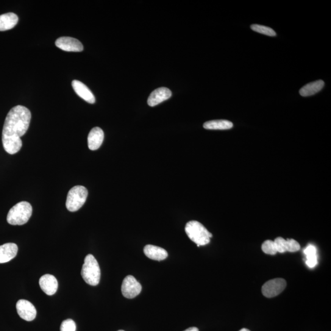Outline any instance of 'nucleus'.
I'll use <instances>...</instances> for the list:
<instances>
[{
	"mask_svg": "<svg viewBox=\"0 0 331 331\" xmlns=\"http://www.w3.org/2000/svg\"><path fill=\"white\" fill-rule=\"evenodd\" d=\"M31 119L30 110L23 105H16L8 114L2 132L3 146L8 154H16L21 149V137L29 129Z\"/></svg>",
	"mask_w": 331,
	"mask_h": 331,
	"instance_id": "1",
	"label": "nucleus"
},
{
	"mask_svg": "<svg viewBox=\"0 0 331 331\" xmlns=\"http://www.w3.org/2000/svg\"><path fill=\"white\" fill-rule=\"evenodd\" d=\"M186 235L197 247L205 246L210 243L212 235L203 225L197 221H190L186 224Z\"/></svg>",
	"mask_w": 331,
	"mask_h": 331,
	"instance_id": "2",
	"label": "nucleus"
},
{
	"mask_svg": "<svg viewBox=\"0 0 331 331\" xmlns=\"http://www.w3.org/2000/svg\"><path fill=\"white\" fill-rule=\"evenodd\" d=\"M32 212V207L29 202H19L11 208L8 212L7 222L11 225H23L29 222Z\"/></svg>",
	"mask_w": 331,
	"mask_h": 331,
	"instance_id": "3",
	"label": "nucleus"
},
{
	"mask_svg": "<svg viewBox=\"0 0 331 331\" xmlns=\"http://www.w3.org/2000/svg\"><path fill=\"white\" fill-rule=\"evenodd\" d=\"M81 275L83 279L87 284L91 286H96L99 284L101 278V270L98 261L92 255L89 254L85 258Z\"/></svg>",
	"mask_w": 331,
	"mask_h": 331,
	"instance_id": "4",
	"label": "nucleus"
},
{
	"mask_svg": "<svg viewBox=\"0 0 331 331\" xmlns=\"http://www.w3.org/2000/svg\"><path fill=\"white\" fill-rule=\"evenodd\" d=\"M88 196L87 188L77 185L69 191L66 199V207L70 212H76L85 204Z\"/></svg>",
	"mask_w": 331,
	"mask_h": 331,
	"instance_id": "5",
	"label": "nucleus"
},
{
	"mask_svg": "<svg viewBox=\"0 0 331 331\" xmlns=\"http://www.w3.org/2000/svg\"><path fill=\"white\" fill-rule=\"evenodd\" d=\"M286 286L285 279L277 278L272 279L264 283L262 286V293L268 298H272L282 293Z\"/></svg>",
	"mask_w": 331,
	"mask_h": 331,
	"instance_id": "6",
	"label": "nucleus"
},
{
	"mask_svg": "<svg viewBox=\"0 0 331 331\" xmlns=\"http://www.w3.org/2000/svg\"><path fill=\"white\" fill-rule=\"evenodd\" d=\"M142 291L140 283L132 275L125 278L122 285V293L128 299L135 298Z\"/></svg>",
	"mask_w": 331,
	"mask_h": 331,
	"instance_id": "7",
	"label": "nucleus"
},
{
	"mask_svg": "<svg viewBox=\"0 0 331 331\" xmlns=\"http://www.w3.org/2000/svg\"><path fill=\"white\" fill-rule=\"evenodd\" d=\"M17 311L21 318L27 321H33L37 316V310L29 300H19L16 304Z\"/></svg>",
	"mask_w": 331,
	"mask_h": 331,
	"instance_id": "8",
	"label": "nucleus"
},
{
	"mask_svg": "<svg viewBox=\"0 0 331 331\" xmlns=\"http://www.w3.org/2000/svg\"><path fill=\"white\" fill-rule=\"evenodd\" d=\"M58 48L66 52H82L83 46L81 42L71 37H61L55 41Z\"/></svg>",
	"mask_w": 331,
	"mask_h": 331,
	"instance_id": "9",
	"label": "nucleus"
},
{
	"mask_svg": "<svg viewBox=\"0 0 331 331\" xmlns=\"http://www.w3.org/2000/svg\"><path fill=\"white\" fill-rule=\"evenodd\" d=\"M274 243L276 246L277 253L283 254L286 252H296L300 249V244L293 239H285L277 238L275 239Z\"/></svg>",
	"mask_w": 331,
	"mask_h": 331,
	"instance_id": "10",
	"label": "nucleus"
},
{
	"mask_svg": "<svg viewBox=\"0 0 331 331\" xmlns=\"http://www.w3.org/2000/svg\"><path fill=\"white\" fill-rule=\"evenodd\" d=\"M171 95V91L169 88L166 87L157 88L150 94L147 102L150 106L154 107L170 98Z\"/></svg>",
	"mask_w": 331,
	"mask_h": 331,
	"instance_id": "11",
	"label": "nucleus"
},
{
	"mask_svg": "<svg viewBox=\"0 0 331 331\" xmlns=\"http://www.w3.org/2000/svg\"><path fill=\"white\" fill-rule=\"evenodd\" d=\"M40 285L44 293L49 296H52L57 291L58 281L54 275L46 274L40 278Z\"/></svg>",
	"mask_w": 331,
	"mask_h": 331,
	"instance_id": "12",
	"label": "nucleus"
},
{
	"mask_svg": "<svg viewBox=\"0 0 331 331\" xmlns=\"http://www.w3.org/2000/svg\"><path fill=\"white\" fill-rule=\"evenodd\" d=\"M72 86L75 92H76L80 98L84 99L85 101L90 104H94L95 102V98L90 89H89L84 83L74 80L72 82Z\"/></svg>",
	"mask_w": 331,
	"mask_h": 331,
	"instance_id": "13",
	"label": "nucleus"
},
{
	"mask_svg": "<svg viewBox=\"0 0 331 331\" xmlns=\"http://www.w3.org/2000/svg\"><path fill=\"white\" fill-rule=\"evenodd\" d=\"M104 132L99 127H94L89 133L88 136V146L91 150H98L102 145L104 140Z\"/></svg>",
	"mask_w": 331,
	"mask_h": 331,
	"instance_id": "14",
	"label": "nucleus"
},
{
	"mask_svg": "<svg viewBox=\"0 0 331 331\" xmlns=\"http://www.w3.org/2000/svg\"><path fill=\"white\" fill-rule=\"evenodd\" d=\"M18 247L16 244L8 243L0 246V264L9 262L18 254Z\"/></svg>",
	"mask_w": 331,
	"mask_h": 331,
	"instance_id": "15",
	"label": "nucleus"
},
{
	"mask_svg": "<svg viewBox=\"0 0 331 331\" xmlns=\"http://www.w3.org/2000/svg\"><path fill=\"white\" fill-rule=\"evenodd\" d=\"M144 252L147 257L155 261H163L168 256L166 250L152 245H147L144 247Z\"/></svg>",
	"mask_w": 331,
	"mask_h": 331,
	"instance_id": "16",
	"label": "nucleus"
},
{
	"mask_svg": "<svg viewBox=\"0 0 331 331\" xmlns=\"http://www.w3.org/2000/svg\"><path fill=\"white\" fill-rule=\"evenodd\" d=\"M19 21L18 16L9 13L0 16V31L4 32L13 29Z\"/></svg>",
	"mask_w": 331,
	"mask_h": 331,
	"instance_id": "17",
	"label": "nucleus"
},
{
	"mask_svg": "<svg viewBox=\"0 0 331 331\" xmlns=\"http://www.w3.org/2000/svg\"><path fill=\"white\" fill-rule=\"evenodd\" d=\"M324 85V82L322 80H316L304 86L300 89L299 93L302 96L305 97L313 95L321 91Z\"/></svg>",
	"mask_w": 331,
	"mask_h": 331,
	"instance_id": "18",
	"label": "nucleus"
},
{
	"mask_svg": "<svg viewBox=\"0 0 331 331\" xmlns=\"http://www.w3.org/2000/svg\"><path fill=\"white\" fill-rule=\"evenodd\" d=\"M203 127L206 130H230L233 127V124L227 120H215L205 122Z\"/></svg>",
	"mask_w": 331,
	"mask_h": 331,
	"instance_id": "19",
	"label": "nucleus"
},
{
	"mask_svg": "<svg viewBox=\"0 0 331 331\" xmlns=\"http://www.w3.org/2000/svg\"><path fill=\"white\" fill-rule=\"evenodd\" d=\"M306 257L305 263L310 268H313L318 264V256L316 247L313 245H308L304 250Z\"/></svg>",
	"mask_w": 331,
	"mask_h": 331,
	"instance_id": "20",
	"label": "nucleus"
},
{
	"mask_svg": "<svg viewBox=\"0 0 331 331\" xmlns=\"http://www.w3.org/2000/svg\"><path fill=\"white\" fill-rule=\"evenodd\" d=\"M252 30L255 32L261 33V34L269 36V37H275L276 33L271 28L261 26V25L254 24L251 26Z\"/></svg>",
	"mask_w": 331,
	"mask_h": 331,
	"instance_id": "21",
	"label": "nucleus"
},
{
	"mask_svg": "<svg viewBox=\"0 0 331 331\" xmlns=\"http://www.w3.org/2000/svg\"><path fill=\"white\" fill-rule=\"evenodd\" d=\"M261 249L264 254L274 255L277 254L276 246L274 243V241L271 240H267L262 244Z\"/></svg>",
	"mask_w": 331,
	"mask_h": 331,
	"instance_id": "22",
	"label": "nucleus"
},
{
	"mask_svg": "<svg viewBox=\"0 0 331 331\" xmlns=\"http://www.w3.org/2000/svg\"><path fill=\"white\" fill-rule=\"evenodd\" d=\"M76 325L71 319H66L62 322L60 326V331H76Z\"/></svg>",
	"mask_w": 331,
	"mask_h": 331,
	"instance_id": "23",
	"label": "nucleus"
},
{
	"mask_svg": "<svg viewBox=\"0 0 331 331\" xmlns=\"http://www.w3.org/2000/svg\"><path fill=\"white\" fill-rule=\"evenodd\" d=\"M184 331H199V329H197V327H192L188 328V329H186Z\"/></svg>",
	"mask_w": 331,
	"mask_h": 331,
	"instance_id": "24",
	"label": "nucleus"
},
{
	"mask_svg": "<svg viewBox=\"0 0 331 331\" xmlns=\"http://www.w3.org/2000/svg\"><path fill=\"white\" fill-rule=\"evenodd\" d=\"M239 331H250V330H249V329H246V328H244V329H242L241 330H240Z\"/></svg>",
	"mask_w": 331,
	"mask_h": 331,
	"instance_id": "25",
	"label": "nucleus"
},
{
	"mask_svg": "<svg viewBox=\"0 0 331 331\" xmlns=\"http://www.w3.org/2000/svg\"><path fill=\"white\" fill-rule=\"evenodd\" d=\"M118 331H124V330H118Z\"/></svg>",
	"mask_w": 331,
	"mask_h": 331,
	"instance_id": "26",
	"label": "nucleus"
}]
</instances>
